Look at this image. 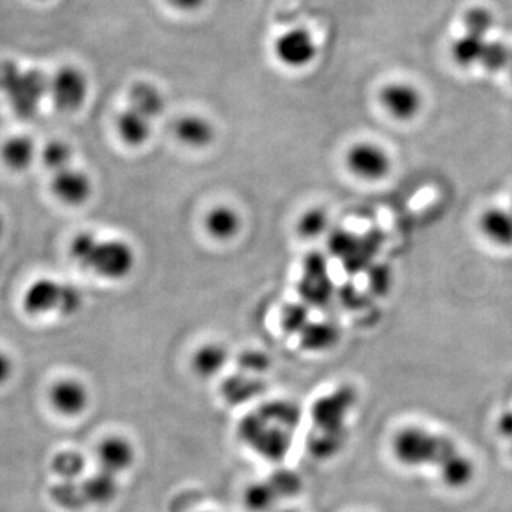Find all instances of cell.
<instances>
[{"mask_svg":"<svg viewBox=\"0 0 512 512\" xmlns=\"http://www.w3.org/2000/svg\"><path fill=\"white\" fill-rule=\"evenodd\" d=\"M394 457L407 467H433L451 488H463L474 477V464L453 440L410 426L397 431L392 441Z\"/></svg>","mask_w":512,"mask_h":512,"instance_id":"cell-1","label":"cell"},{"mask_svg":"<svg viewBox=\"0 0 512 512\" xmlns=\"http://www.w3.org/2000/svg\"><path fill=\"white\" fill-rule=\"evenodd\" d=\"M70 255L76 264L110 281L126 279L136 268L134 248L123 239H101L82 232L73 239Z\"/></svg>","mask_w":512,"mask_h":512,"instance_id":"cell-2","label":"cell"},{"mask_svg":"<svg viewBox=\"0 0 512 512\" xmlns=\"http://www.w3.org/2000/svg\"><path fill=\"white\" fill-rule=\"evenodd\" d=\"M49 90V79L40 70H22L15 62H0V93L20 119H30L39 110Z\"/></svg>","mask_w":512,"mask_h":512,"instance_id":"cell-3","label":"cell"},{"mask_svg":"<svg viewBox=\"0 0 512 512\" xmlns=\"http://www.w3.org/2000/svg\"><path fill=\"white\" fill-rule=\"evenodd\" d=\"M82 303V292L76 286L49 278L37 279L23 296V308L30 315L56 312L70 316L82 308Z\"/></svg>","mask_w":512,"mask_h":512,"instance_id":"cell-4","label":"cell"},{"mask_svg":"<svg viewBox=\"0 0 512 512\" xmlns=\"http://www.w3.org/2000/svg\"><path fill=\"white\" fill-rule=\"evenodd\" d=\"M47 94L56 109L64 113L79 110L89 94L86 74L74 66L60 67L49 79Z\"/></svg>","mask_w":512,"mask_h":512,"instance_id":"cell-5","label":"cell"},{"mask_svg":"<svg viewBox=\"0 0 512 512\" xmlns=\"http://www.w3.org/2000/svg\"><path fill=\"white\" fill-rule=\"evenodd\" d=\"M346 167L350 173L363 181L375 183L383 180L392 170V158L379 144L359 141L346 153Z\"/></svg>","mask_w":512,"mask_h":512,"instance_id":"cell-6","label":"cell"},{"mask_svg":"<svg viewBox=\"0 0 512 512\" xmlns=\"http://www.w3.org/2000/svg\"><path fill=\"white\" fill-rule=\"evenodd\" d=\"M380 104L394 120H413L423 107L421 93L409 83L386 84L379 94Z\"/></svg>","mask_w":512,"mask_h":512,"instance_id":"cell-7","label":"cell"},{"mask_svg":"<svg viewBox=\"0 0 512 512\" xmlns=\"http://www.w3.org/2000/svg\"><path fill=\"white\" fill-rule=\"evenodd\" d=\"M137 460L134 444L124 436L106 437L97 447L100 470L119 476L131 470Z\"/></svg>","mask_w":512,"mask_h":512,"instance_id":"cell-8","label":"cell"},{"mask_svg":"<svg viewBox=\"0 0 512 512\" xmlns=\"http://www.w3.org/2000/svg\"><path fill=\"white\" fill-rule=\"evenodd\" d=\"M275 55L279 62L288 67H303L312 62L316 46L311 33L303 29H292L278 37Z\"/></svg>","mask_w":512,"mask_h":512,"instance_id":"cell-9","label":"cell"},{"mask_svg":"<svg viewBox=\"0 0 512 512\" xmlns=\"http://www.w3.org/2000/svg\"><path fill=\"white\" fill-rule=\"evenodd\" d=\"M355 400V392L349 387H343L339 392L323 397L316 403L315 410H313L316 423L330 431L345 433L343 423H345L346 416L352 409Z\"/></svg>","mask_w":512,"mask_h":512,"instance_id":"cell-10","label":"cell"},{"mask_svg":"<svg viewBox=\"0 0 512 512\" xmlns=\"http://www.w3.org/2000/svg\"><path fill=\"white\" fill-rule=\"evenodd\" d=\"M52 190L64 204L82 205L92 197V178L82 170L69 167L53 175Z\"/></svg>","mask_w":512,"mask_h":512,"instance_id":"cell-11","label":"cell"},{"mask_svg":"<svg viewBox=\"0 0 512 512\" xmlns=\"http://www.w3.org/2000/svg\"><path fill=\"white\" fill-rule=\"evenodd\" d=\"M50 402L57 412L64 416H77L83 413L89 404V392L79 380H59L50 390Z\"/></svg>","mask_w":512,"mask_h":512,"instance_id":"cell-12","label":"cell"},{"mask_svg":"<svg viewBox=\"0 0 512 512\" xmlns=\"http://www.w3.org/2000/svg\"><path fill=\"white\" fill-rule=\"evenodd\" d=\"M174 134L183 146L201 150L215 140V127L205 117L188 114L175 121Z\"/></svg>","mask_w":512,"mask_h":512,"instance_id":"cell-13","label":"cell"},{"mask_svg":"<svg viewBox=\"0 0 512 512\" xmlns=\"http://www.w3.org/2000/svg\"><path fill=\"white\" fill-rule=\"evenodd\" d=\"M204 228L215 241H231L241 232L242 217L231 205H215L205 215Z\"/></svg>","mask_w":512,"mask_h":512,"instance_id":"cell-14","label":"cell"},{"mask_svg":"<svg viewBox=\"0 0 512 512\" xmlns=\"http://www.w3.org/2000/svg\"><path fill=\"white\" fill-rule=\"evenodd\" d=\"M229 352L222 343L208 342L191 356V369L202 380L214 379L228 365Z\"/></svg>","mask_w":512,"mask_h":512,"instance_id":"cell-15","label":"cell"},{"mask_svg":"<svg viewBox=\"0 0 512 512\" xmlns=\"http://www.w3.org/2000/svg\"><path fill=\"white\" fill-rule=\"evenodd\" d=\"M480 228L484 237L501 248H512V211L507 208H487L481 214Z\"/></svg>","mask_w":512,"mask_h":512,"instance_id":"cell-16","label":"cell"},{"mask_svg":"<svg viewBox=\"0 0 512 512\" xmlns=\"http://www.w3.org/2000/svg\"><path fill=\"white\" fill-rule=\"evenodd\" d=\"M116 130L120 140L128 147H140L150 140L153 121L128 107L117 117Z\"/></svg>","mask_w":512,"mask_h":512,"instance_id":"cell-17","label":"cell"},{"mask_svg":"<svg viewBox=\"0 0 512 512\" xmlns=\"http://www.w3.org/2000/svg\"><path fill=\"white\" fill-rule=\"evenodd\" d=\"M128 103L133 110L153 121L163 114L165 100L163 93L154 84L147 82L134 83L128 92Z\"/></svg>","mask_w":512,"mask_h":512,"instance_id":"cell-18","label":"cell"},{"mask_svg":"<svg viewBox=\"0 0 512 512\" xmlns=\"http://www.w3.org/2000/svg\"><path fill=\"white\" fill-rule=\"evenodd\" d=\"M86 503L94 505H107L113 503L114 498L119 494V483L117 477L106 471L99 470L92 477L87 478L80 484Z\"/></svg>","mask_w":512,"mask_h":512,"instance_id":"cell-19","label":"cell"},{"mask_svg":"<svg viewBox=\"0 0 512 512\" xmlns=\"http://www.w3.org/2000/svg\"><path fill=\"white\" fill-rule=\"evenodd\" d=\"M36 157V144L28 136H15L9 138L2 147L3 163L10 170L23 171L30 167Z\"/></svg>","mask_w":512,"mask_h":512,"instance_id":"cell-20","label":"cell"},{"mask_svg":"<svg viewBox=\"0 0 512 512\" xmlns=\"http://www.w3.org/2000/svg\"><path fill=\"white\" fill-rule=\"evenodd\" d=\"M487 40L485 37L464 33L451 45V57L460 67H470L480 63Z\"/></svg>","mask_w":512,"mask_h":512,"instance_id":"cell-21","label":"cell"},{"mask_svg":"<svg viewBox=\"0 0 512 512\" xmlns=\"http://www.w3.org/2000/svg\"><path fill=\"white\" fill-rule=\"evenodd\" d=\"M279 500L269 481L249 484L244 493V504L251 512H274Z\"/></svg>","mask_w":512,"mask_h":512,"instance_id":"cell-22","label":"cell"},{"mask_svg":"<svg viewBox=\"0 0 512 512\" xmlns=\"http://www.w3.org/2000/svg\"><path fill=\"white\" fill-rule=\"evenodd\" d=\"M512 49L501 40H491L485 45L480 64L487 72L497 73L508 69L511 62Z\"/></svg>","mask_w":512,"mask_h":512,"instance_id":"cell-23","label":"cell"},{"mask_svg":"<svg viewBox=\"0 0 512 512\" xmlns=\"http://www.w3.org/2000/svg\"><path fill=\"white\" fill-rule=\"evenodd\" d=\"M40 158H42V163L47 170L56 174L59 173V171L72 167V165H70L73 158L72 148L67 146L66 143H63V141H52V143L43 147Z\"/></svg>","mask_w":512,"mask_h":512,"instance_id":"cell-24","label":"cell"},{"mask_svg":"<svg viewBox=\"0 0 512 512\" xmlns=\"http://www.w3.org/2000/svg\"><path fill=\"white\" fill-rule=\"evenodd\" d=\"M50 495L56 504L63 508H69V510H77L87 504L83 497L82 487L72 480H63V483L53 485Z\"/></svg>","mask_w":512,"mask_h":512,"instance_id":"cell-25","label":"cell"},{"mask_svg":"<svg viewBox=\"0 0 512 512\" xmlns=\"http://www.w3.org/2000/svg\"><path fill=\"white\" fill-rule=\"evenodd\" d=\"M84 466H86V463H84L82 454L76 453V451L59 453L52 463L53 471L57 476L62 477V480L72 481L83 473Z\"/></svg>","mask_w":512,"mask_h":512,"instance_id":"cell-26","label":"cell"},{"mask_svg":"<svg viewBox=\"0 0 512 512\" xmlns=\"http://www.w3.org/2000/svg\"><path fill=\"white\" fill-rule=\"evenodd\" d=\"M463 23L466 33L485 37L493 30L495 20L490 10L477 6V8L467 10Z\"/></svg>","mask_w":512,"mask_h":512,"instance_id":"cell-27","label":"cell"},{"mask_svg":"<svg viewBox=\"0 0 512 512\" xmlns=\"http://www.w3.org/2000/svg\"><path fill=\"white\" fill-rule=\"evenodd\" d=\"M329 217L325 211L309 210L302 215L301 220L298 222V231L303 238H316L325 232L328 227Z\"/></svg>","mask_w":512,"mask_h":512,"instance_id":"cell-28","label":"cell"},{"mask_svg":"<svg viewBox=\"0 0 512 512\" xmlns=\"http://www.w3.org/2000/svg\"><path fill=\"white\" fill-rule=\"evenodd\" d=\"M269 484L272 485V488H274L279 498L292 497V495H296V493L301 490V480H299L296 474L291 473V471L276 473L275 476H272V480L269 481Z\"/></svg>","mask_w":512,"mask_h":512,"instance_id":"cell-29","label":"cell"},{"mask_svg":"<svg viewBox=\"0 0 512 512\" xmlns=\"http://www.w3.org/2000/svg\"><path fill=\"white\" fill-rule=\"evenodd\" d=\"M497 430L501 437L512 443V410H505L497 420Z\"/></svg>","mask_w":512,"mask_h":512,"instance_id":"cell-30","label":"cell"},{"mask_svg":"<svg viewBox=\"0 0 512 512\" xmlns=\"http://www.w3.org/2000/svg\"><path fill=\"white\" fill-rule=\"evenodd\" d=\"M167 2L174 6L175 9L191 12V10L200 9L204 5L205 0H167Z\"/></svg>","mask_w":512,"mask_h":512,"instance_id":"cell-31","label":"cell"},{"mask_svg":"<svg viewBox=\"0 0 512 512\" xmlns=\"http://www.w3.org/2000/svg\"><path fill=\"white\" fill-rule=\"evenodd\" d=\"M12 369V360L5 353L0 352V384L5 383L9 379L10 375H12Z\"/></svg>","mask_w":512,"mask_h":512,"instance_id":"cell-32","label":"cell"},{"mask_svg":"<svg viewBox=\"0 0 512 512\" xmlns=\"http://www.w3.org/2000/svg\"><path fill=\"white\" fill-rule=\"evenodd\" d=\"M3 228H5V224H3L2 215H0V238H2Z\"/></svg>","mask_w":512,"mask_h":512,"instance_id":"cell-33","label":"cell"},{"mask_svg":"<svg viewBox=\"0 0 512 512\" xmlns=\"http://www.w3.org/2000/svg\"><path fill=\"white\" fill-rule=\"evenodd\" d=\"M508 69H510L511 77H512V53H511V62H510V66H508Z\"/></svg>","mask_w":512,"mask_h":512,"instance_id":"cell-34","label":"cell"},{"mask_svg":"<svg viewBox=\"0 0 512 512\" xmlns=\"http://www.w3.org/2000/svg\"><path fill=\"white\" fill-rule=\"evenodd\" d=\"M274 512H298V511H295V510H284V511H274Z\"/></svg>","mask_w":512,"mask_h":512,"instance_id":"cell-35","label":"cell"},{"mask_svg":"<svg viewBox=\"0 0 512 512\" xmlns=\"http://www.w3.org/2000/svg\"><path fill=\"white\" fill-rule=\"evenodd\" d=\"M510 210L512 211V200H511V208H510Z\"/></svg>","mask_w":512,"mask_h":512,"instance_id":"cell-36","label":"cell"},{"mask_svg":"<svg viewBox=\"0 0 512 512\" xmlns=\"http://www.w3.org/2000/svg\"><path fill=\"white\" fill-rule=\"evenodd\" d=\"M201 512H212V511H201Z\"/></svg>","mask_w":512,"mask_h":512,"instance_id":"cell-37","label":"cell"},{"mask_svg":"<svg viewBox=\"0 0 512 512\" xmlns=\"http://www.w3.org/2000/svg\"><path fill=\"white\" fill-rule=\"evenodd\" d=\"M511 450H512V447H511Z\"/></svg>","mask_w":512,"mask_h":512,"instance_id":"cell-38","label":"cell"}]
</instances>
